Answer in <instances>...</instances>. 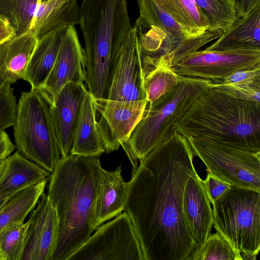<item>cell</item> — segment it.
Segmentation results:
<instances>
[{
    "label": "cell",
    "instance_id": "obj_2",
    "mask_svg": "<svg viewBox=\"0 0 260 260\" xmlns=\"http://www.w3.org/2000/svg\"><path fill=\"white\" fill-rule=\"evenodd\" d=\"M100 157H60L49 178L47 196L59 218L52 260H67L92 235L93 216L104 169Z\"/></svg>",
    "mask_w": 260,
    "mask_h": 260
},
{
    "label": "cell",
    "instance_id": "obj_1",
    "mask_svg": "<svg viewBox=\"0 0 260 260\" xmlns=\"http://www.w3.org/2000/svg\"><path fill=\"white\" fill-rule=\"evenodd\" d=\"M187 139L176 132L140 159L128 183L124 211L145 260H187L196 247L183 211L186 184L196 172Z\"/></svg>",
    "mask_w": 260,
    "mask_h": 260
},
{
    "label": "cell",
    "instance_id": "obj_32",
    "mask_svg": "<svg viewBox=\"0 0 260 260\" xmlns=\"http://www.w3.org/2000/svg\"><path fill=\"white\" fill-rule=\"evenodd\" d=\"M207 176L204 184L206 189L210 203L212 204L217 199L220 197L231 186L217 179L207 171Z\"/></svg>",
    "mask_w": 260,
    "mask_h": 260
},
{
    "label": "cell",
    "instance_id": "obj_26",
    "mask_svg": "<svg viewBox=\"0 0 260 260\" xmlns=\"http://www.w3.org/2000/svg\"><path fill=\"white\" fill-rule=\"evenodd\" d=\"M177 22L193 38L204 35L210 27L205 15L194 0H159Z\"/></svg>",
    "mask_w": 260,
    "mask_h": 260
},
{
    "label": "cell",
    "instance_id": "obj_24",
    "mask_svg": "<svg viewBox=\"0 0 260 260\" xmlns=\"http://www.w3.org/2000/svg\"><path fill=\"white\" fill-rule=\"evenodd\" d=\"M49 178L11 196L0 210V232L23 222L44 192Z\"/></svg>",
    "mask_w": 260,
    "mask_h": 260
},
{
    "label": "cell",
    "instance_id": "obj_13",
    "mask_svg": "<svg viewBox=\"0 0 260 260\" xmlns=\"http://www.w3.org/2000/svg\"><path fill=\"white\" fill-rule=\"evenodd\" d=\"M29 218V225L22 260H52L59 233L57 211L43 193Z\"/></svg>",
    "mask_w": 260,
    "mask_h": 260
},
{
    "label": "cell",
    "instance_id": "obj_27",
    "mask_svg": "<svg viewBox=\"0 0 260 260\" xmlns=\"http://www.w3.org/2000/svg\"><path fill=\"white\" fill-rule=\"evenodd\" d=\"M187 260H243L240 252L218 232L197 245Z\"/></svg>",
    "mask_w": 260,
    "mask_h": 260
},
{
    "label": "cell",
    "instance_id": "obj_12",
    "mask_svg": "<svg viewBox=\"0 0 260 260\" xmlns=\"http://www.w3.org/2000/svg\"><path fill=\"white\" fill-rule=\"evenodd\" d=\"M86 58L75 26H68L53 68L41 89L51 103L62 88L70 82L83 83Z\"/></svg>",
    "mask_w": 260,
    "mask_h": 260
},
{
    "label": "cell",
    "instance_id": "obj_37",
    "mask_svg": "<svg viewBox=\"0 0 260 260\" xmlns=\"http://www.w3.org/2000/svg\"><path fill=\"white\" fill-rule=\"evenodd\" d=\"M6 159H4L3 160H0V177H1V175L3 172V170H4L5 164H6Z\"/></svg>",
    "mask_w": 260,
    "mask_h": 260
},
{
    "label": "cell",
    "instance_id": "obj_9",
    "mask_svg": "<svg viewBox=\"0 0 260 260\" xmlns=\"http://www.w3.org/2000/svg\"><path fill=\"white\" fill-rule=\"evenodd\" d=\"M95 231L67 260H145L137 234L126 212Z\"/></svg>",
    "mask_w": 260,
    "mask_h": 260
},
{
    "label": "cell",
    "instance_id": "obj_25",
    "mask_svg": "<svg viewBox=\"0 0 260 260\" xmlns=\"http://www.w3.org/2000/svg\"><path fill=\"white\" fill-rule=\"evenodd\" d=\"M173 52L160 56L144 75V86L148 104H151L174 86L180 79L173 70Z\"/></svg>",
    "mask_w": 260,
    "mask_h": 260
},
{
    "label": "cell",
    "instance_id": "obj_35",
    "mask_svg": "<svg viewBox=\"0 0 260 260\" xmlns=\"http://www.w3.org/2000/svg\"><path fill=\"white\" fill-rule=\"evenodd\" d=\"M16 35L15 29L10 21L0 15V45Z\"/></svg>",
    "mask_w": 260,
    "mask_h": 260
},
{
    "label": "cell",
    "instance_id": "obj_18",
    "mask_svg": "<svg viewBox=\"0 0 260 260\" xmlns=\"http://www.w3.org/2000/svg\"><path fill=\"white\" fill-rule=\"evenodd\" d=\"M37 42L30 30L0 45V81L11 84L23 79Z\"/></svg>",
    "mask_w": 260,
    "mask_h": 260
},
{
    "label": "cell",
    "instance_id": "obj_38",
    "mask_svg": "<svg viewBox=\"0 0 260 260\" xmlns=\"http://www.w3.org/2000/svg\"><path fill=\"white\" fill-rule=\"evenodd\" d=\"M38 1L41 3H44V2L47 1L48 0H38Z\"/></svg>",
    "mask_w": 260,
    "mask_h": 260
},
{
    "label": "cell",
    "instance_id": "obj_29",
    "mask_svg": "<svg viewBox=\"0 0 260 260\" xmlns=\"http://www.w3.org/2000/svg\"><path fill=\"white\" fill-rule=\"evenodd\" d=\"M29 225L28 220L0 232V256L2 260H22Z\"/></svg>",
    "mask_w": 260,
    "mask_h": 260
},
{
    "label": "cell",
    "instance_id": "obj_30",
    "mask_svg": "<svg viewBox=\"0 0 260 260\" xmlns=\"http://www.w3.org/2000/svg\"><path fill=\"white\" fill-rule=\"evenodd\" d=\"M209 86L231 96L260 103V79L230 83H213Z\"/></svg>",
    "mask_w": 260,
    "mask_h": 260
},
{
    "label": "cell",
    "instance_id": "obj_15",
    "mask_svg": "<svg viewBox=\"0 0 260 260\" xmlns=\"http://www.w3.org/2000/svg\"><path fill=\"white\" fill-rule=\"evenodd\" d=\"M87 91L84 83L70 82L62 88L55 101L51 103L61 157L71 154L82 104Z\"/></svg>",
    "mask_w": 260,
    "mask_h": 260
},
{
    "label": "cell",
    "instance_id": "obj_4",
    "mask_svg": "<svg viewBox=\"0 0 260 260\" xmlns=\"http://www.w3.org/2000/svg\"><path fill=\"white\" fill-rule=\"evenodd\" d=\"M79 25L85 44V82L102 106L108 96L115 54L133 28L127 0H82Z\"/></svg>",
    "mask_w": 260,
    "mask_h": 260
},
{
    "label": "cell",
    "instance_id": "obj_36",
    "mask_svg": "<svg viewBox=\"0 0 260 260\" xmlns=\"http://www.w3.org/2000/svg\"><path fill=\"white\" fill-rule=\"evenodd\" d=\"M11 196H4L0 194V210L7 202Z\"/></svg>",
    "mask_w": 260,
    "mask_h": 260
},
{
    "label": "cell",
    "instance_id": "obj_14",
    "mask_svg": "<svg viewBox=\"0 0 260 260\" xmlns=\"http://www.w3.org/2000/svg\"><path fill=\"white\" fill-rule=\"evenodd\" d=\"M147 105L106 102L98 110V125L106 153L117 150L128 141L132 131L142 117Z\"/></svg>",
    "mask_w": 260,
    "mask_h": 260
},
{
    "label": "cell",
    "instance_id": "obj_34",
    "mask_svg": "<svg viewBox=\"0 0 260 260\" xmlns=\"http://www.w3.org/2000/svg\"><path fill=\"white\" fill-rule=\"evenodd\" d=\"M16 147L7 133L0 130V160L6 159L15 150Z\"/></svg>",
    "mask_w": 260,
    "mask_h": 260
},
{
    "label": "cell",
    "instance_id": "obj_39",
    "mask_svg": "<svg viewBox=\"0 0 260 260\" xmlns=\"http://www.w3.org/2000/svg\"><path fill=\"white\" fill-rule=\"evenodd\" d=\"M0 260H2V259L1 257V256H0Z\"/></svg>",
    "mask_w": 260,
    "mask_h": 260
},
{
    "label": "cell",
    "instance_id": "obj_11",
    "mask_svg": "<svg viewBox=\"0 0 260 260\" xmlns=\"http://www.w3.org/2000/svg\"><path fill=\"white\" fill-rule=\"evenodd\" d=\"M106 102L148 104L138 36L134 26L115 54Z\"/></svg>",
    "mask_w": 260,
    "mask_h": 260
},
{
    "label": "cell",
    "instance_id": "obj_10",
    "mask_svg": "<svg viewBox=\"0 0 260 260\" xmlns=\"http://www.w3.org/2000/svg\"><path fill=\"white\" fill-rule=\"evenodd\" d=\"M260 67V49L194 51L173 64L179 76L214 80L243 70Z\"/></svg>",
    "mask_w": 260,
    "mask_h": 260
},
{
    "label": "cell",
    "instance_id": "obj_19",
    "mask_svg": "<svg viewBox=\"0 0 260 260\" xmlns=\"http://www.w3.org/2000/svg\"><path fill=\"white\" fill-rule=\"evenodd\" d=\"M47 2L38 0H0V15L6 18L17 35L32 30L38 40L47 34Z\"/></svg>",
    "mask_w": 260,
    "mask_h": 260
},
{
    "label": "cell",
    "instance_id": "obj_33",
    "mask_svg": "<svg viewBox=\"0 0 260 260\" xmlns=\"http://www.w3.org/2000/svg\"><path fill=\"white\" fill-rule=\"evenodd\" d=\"M238 18L247 16L260 7V0H233Z\"/></svg>",
    "mask_w": 260,
    "mask_h": 260
},
{
    "label": "cell",
    "instance_id": "obj_16",
    "mask_svg": "<svg viewBox=\"0 0 260 260\" xmlns=\"http://www.w3.org/2000/svg\"><path fill=\"white\" fill-rule=\"evenodd\" d=\"M210 204L203 180L196 172L187 180L183 199L184 218L196 246L211 234L213 216Z\"/></svg>",
    "mask_w": 260,
    "mask_h": 260
},
{
    "label": "cell",
    "instance_id": "obj_8",
    "mask_svg": "<svg viewBox=\"0 0 260 260\" xmlns=\"http://www.w3.org/2000/svg\"><path fill=\"white\" fill-rule=\"evenodd\" d=\"M194 156L212 175L231 186L260 191V151H252L207 138H188Z\"/></svg>",
    "mask_w": 260,
    "mask_h": 260
},
{
    "label": "cell",
    "instance_id": "obj_31",
    "mask_svg": "<svg viewBox=\"0 0 260 260\" xmlns=\"http://www.w3.org/2000/svg\"><path fill=\"white\" fill-rule=\"evenodd\" d=\"M17 100L11 84L0 81V130L13 126L16 117Z\"/></svg>",
    "mask_w": 260,
    "mask_h": 260
},
{
    "label": "cell",
    "instance_id": "obj_28",
    "mask_svg": "<svg viewBox=\"0 0 260 260\" xmlns=\"http://www.w3.org/2000/svg\"><path fill=\"white\" fill-rule=\"evenodd\" d=\"M194 1L208 20L209 31H225L238 18L233 0Z\"/></svg>",
    "mask_w": 260,
    "mask_h": 260
},
{
    "label": "cell",
    "instance_id": "obj_17",
    "mask_svg": "<svg viewBox=\"0 0 260 260\" xmlns=\"http://www.w3.org/2000/svg\"><path fill=\"white\" fill-rule=\"evenodd\" d=\"M121 172V165L113 171L104 170L93 216L94 231L124 211L128 183L123 180Z\"/></svg>",
    "mask_w": 260,
    "mask_h": 260
},
{
    "label": "cell",
    "instance_id": "obj_5",
    "mask_svg": "<svg viewBox=\"0 0 260 260\" xmlns=\"http://www.w3.org/2000/svg\"><path fill=\"white\" fill-rule=\"evenodd\" d=\"M210 82L209 80L180 76L171 90L152 104H148L128 140L138 159H142L177 132V123Z\"/></svg>",
    "mask_w": 260,
    "mask_h": 260
},
{
    "label": "cell",
    "instance_id": "obj_22",
    "mask_svg": "<svg viewBox=\"0 0 260 260\" xmlns=\"http://www.w3.org/2000/svg\"><path fill=\"white\" fill-rule=\"evenodd\" d=\"M97 104L88 91L83 101L71 154L100 157L105 153L96 120Z\"/></svg>",
    "mask_w": 260,
    "mask_h": 260
},
{
    "label": "cell",
    "instance_id": "obj_21",
    "mask_svg": "<svg viewBox=\"0 0 260 260\" xmlns=\"http://www.w3.org/2000/svg\"><path fill=\"white\" fill-rule=\"evenodd\" d=\"M0 177V194L11 196L49 178L50 172L16 151L6 158Z\"/></svg>",
    "mask_w": 260,
    "mask_h": 260
},
{
    "label": "cell",
    "instance_id": "obj_3",
    "mask_svg": "<svg viewBox=\"0 0 260 260\" xmlns=\"http://www.w3.org/2000/svg\"><path fill=\"white\" fill-rule=\"evenodd\" d=\"M188 138H207L260 151V103L234 98L209 87L192 103L176 126Z\"/></svg>",
    "mask_w": 260,
    "mask_h": 260
},
{
    "label": "cell",
    "instance_id": "obj_7",
    "mask_svg": "<svg viewBox=\"0 0 260 260\" xmlns=\"http://www.w3.org/2000/svg\"><path fill=\"white\" fill-rule=\"evenodd\" d=\"M213 225L240 252L260 250V191L231 186L212 204Z\"/></svg>",
    "mask_w": 260,
    "mask_h": 260
},
{
    "label": "cell",
    "instance_id": "obj_23",
    "mask_svg": "<svg viewBox=\"0 0 260 260\" xmlns=\"http://www.w3.org/2000/svg\"><path fill=\"white\" fill-rule=\"evenodd\" d=\"M205 49H260V7L245 17L238 18L229 29Z\"/></svg>",
    "mask_w": 260,
    "mask_h": 260
},
{
    "label": "cell",
    "instance_id": "obj_6",
    "mask_svg": "<svg viewBox=\"0 0 260 260\" xmlns=\"http://www.w3.org/2000/svg\"><path fill=\"white\" fill-rule=\"evenodd\" d=\"M13 127L17 151L52 172L61 153L51 112V102L42 90L31 88L21 92Z\"/></svg>",
    "mask_w": 260,
    "mask_h": 260
},
{
    "label": "cell",
    "instance_id": "obj_20",
    "mask_svg": "<svg viewBox=\"0 0 260 260\" xmlns=\"http://www.w3.org/2000/svg\"><path fill=\"white\" fill-rule=\"evenodd\" d=\"M67 27L50 31L38 40L23 78L31 88H43L55 63Z\"/></svg>",
    "mask_w": 260,
    "mask_h": 260
}]
</instances>
